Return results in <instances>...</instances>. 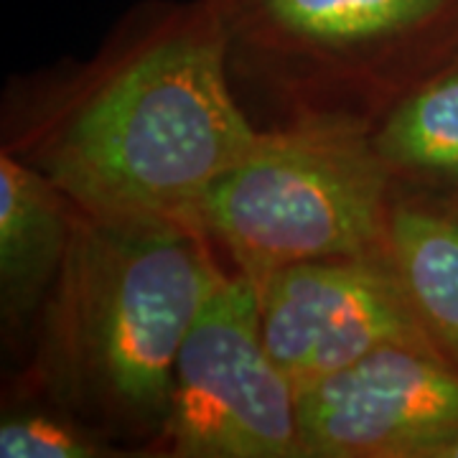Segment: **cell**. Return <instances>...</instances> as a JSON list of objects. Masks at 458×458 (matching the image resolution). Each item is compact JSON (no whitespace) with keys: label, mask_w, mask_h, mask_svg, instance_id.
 <instances>
[{"label":"cell","mask_w":458,"mask_h":458,"mask_svg":"<svg viewBox=\"0 0 458 458\" xmlns=\"http://www.w3.org/2000/svg\"><path fill=\"white\" fill-rule=\"evenodd\" d=\"M458 428V367L387 344L298 390L301 458H423Z\"/></svg>","instance_id":"obj_7"},{"label":"cell","mask_w":458,"mask_h":458,"mask_svg":"<svg viewBox=\"0 0 458 458\" xmlns=\"http://www.w3.org/2000/svg\"><path fill=\"white\" fill-rule=\"evenodd\" d=\"M387 262L436 352L458 367V201L394 197Z\"/></svg>","instance_id":"obj_9"},{"label":"cell","mask_w":458,"mask_h":458,"mask_svg":"<svg viewBox=\"0 0 458 458\" xmlns=\"http://www.w3.org/2000/svg\"><path fill=\"white\" fill-rule=\"evenodd\" d=\"M80 207L31 164L0 153V301L21 328L41 311L62 267Z\"/></svg>","instance_id":"obj_8"},{"label":"cell","mask_w":458,"mask_h":458,"mask_svg":"<svg viewBox=\"0 0 458 458\" xmlns=\"http://www.w3.org/2000/svg\"><path fill=\"white\" fill-rule=\"evenodd\" d=\"M150 454L301 458L298 387L267 352L255 283L234 273L181 344L168 412Z\"/></svg>","instance_id":"obj_5"},{"label":"cell","mask_w":458,"mask_h":458,"mask_svg":"<svg viewBox=\"0 0 458 458\" xmlns=\"http://www.w3.org/2000/svg\"><path fill=\"white\" fill-rule=\"evenodd\" d=\"M229 64L298 120L372 128L458 51V0H209Z\"/></svg>","instance_id":"obj_3"},{"label":"cell","mask_w":458,"mask_h":458,"mask_svg":"<svg viewBox=\"0 0 458 458\" xmlns=\"http://www.w3.org/2000/svg\"><path fill=\"white\" fill-rule=\"evenodd\" d=\"M393 179L458 191V51L372 125Z\"/></svg>","instance_id":"obj_10"},{"label":"cell","mask_w":458,"mask_h":458,"mask_svg":"<svg viewBox=\"0 0 458 458\" xmlns=\"http://www.w3.org/2000/svg\"><path fill=\"white\" fill-rule=\"evenodd\" d=\"M0 456L98 458L114 456V451L72 418L54 412H18L0 423Z\"/></svg>","instance_id":"obj_11"},{"label":"cell","mask_w":458,"mask_h":458,"mask_svg":"<svg viewBox=\"0 0 458 458\" xmlns=\"http://www.w3.org/2000/svg\"><path fill=\"white\" fill-rule=\"evenodd\" d=\"M229 41L209 0L150 5L5 138L84 214L197 229L199 207L262 140L229 84Z\"/></svg>","instance_id":"obj_1"},{"label":"cell","mask_w":458,"mask_h":458,"mask_svg":"<svg viewBox=\"0 0 458 458\" xmlns=\"http://www.w3.org/2000/svg\"><path fill=\"white\" fill-rule=\"evenodd\" d=\"M197 229L140 227L80 209L38 311L33 375L59 405L156 438L181 344L227 273Z\"/></svg>","instance_id":"obj_2"},{"label":"cell","mask_w":458,"mask_h":458,"mask_svg":"<svg viewBox=\"0 0 458 458\" xmlns=\"http://www.w3.org/2000/svg\"><path fill=\"white\" fill-rule=\"evenodd\" d=\"M255 288L265 346L298 390L387 344L436 352L387 258L293 262Z\"/></svg>","instance_id":"obj_6"},{"label":"cell","mask_w":458,"mask_h":458,"mask_svg":"<svg viewBox=\"0 0 458 458\" xmlns=\"http://www.w3.org/2000/svg\"><path fill=\"white\" fill-rule=\"evenodd\" d=\"M393 189L372 128L298 120L214 181L197 227L260 283L293 262L387 258Z\"/></svg>","instance_id":"obj_4"},{"label":"cell","mask_w":458,"mask_h":458,"mask_svg":"<svg viewBox=\"0 0 458 458\" xmlns=\"http://www.w3.org/2000/svg\"><path fill=\"white\" fill-rule=\"evenodd\" d=\"M423 458H458V428L454 433H448L445 438L433 443L423 454Z\"/></svg>","instance_id":"obj_12"}]
</instances>
